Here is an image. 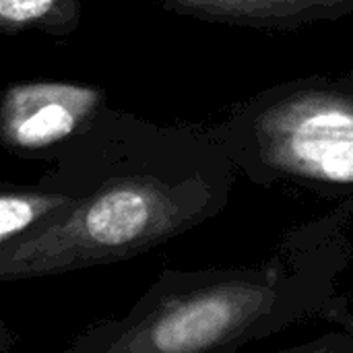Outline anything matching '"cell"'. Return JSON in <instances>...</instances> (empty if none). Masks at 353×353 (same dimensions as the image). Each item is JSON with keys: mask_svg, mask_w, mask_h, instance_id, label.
<instances>
[{"mask_svg": "<svg viewBox=\"0 0 353 353\" xmlns=\"http://www.w3.org/2000/svg\"><path fill=\"white\" fill-rule=\"evenodd\" d=\"M68 205L60 194L43 192H4L0 199V240L6 246L12 236L25 232L37 219Z\"/></svg>", "mask_w": 353, "mask_h": 353, "instance_id": "cell-6", "label": "cell"}, {"mask_svg": "<svg viewBox=\"0 0 353 353\" xmlns=\"http://www.w3.org/2000/svg\"><path fill=\"white\" fill-rule=\"evenodd\" d=\"M101 101L93 87L29 83L10 87L2 101V139L17 149H41L74 134Z\"/></svg>", "mask_w": 353, "mask_h": 353, "instance_id": "cell-4", "label": "cell"}, {"mask_svg": "<svg viewBox=\"0 0 353 353\" xmlns=\"http://www.w3.org/2000/svg\"><path fill=\"white\" fill-rule=\"evenodd\" d=\"M273 302L263 285L225 283L163 304L141 325L124 333L114 352L192 353L213 350L240 335Z\"/></svg>", "mask_w": 353, "mask_h": 353, "instance_id": "cell-3", "label": "cell"}, {"mask_svg": "<svg viewBox=\"0 0 353 353\" xmlns=\"http://www.w3.org/2000/svg\"><path fill=\"white\" fill-rule=\"evenodd\" d=\"M256 137L273 170L353 184V99L331 93L294 95L263 114Z\"/></svg>", "mask_w": 353, "mask_h": 353, "instance_id": "cell-2", "label": "cell"}, {"mask_svg": "<svg viewBox=\"0 0 353 353\" xmlns=\"http://www.w3.org/2000/svg\"><path fill=\"white\" fill-rule=\"evenodd\" d=\"M182 10L217 19H281L341 0H176Z\"/></svg>", "mask_w": 353, "mask_h": 353, "instance_id": "cell-5", "label": "cell"}, {"mask_svg": "<svg viewBox=\"0 0 353 353\" xmlns=\"http://www.w3.org/2000/svg\"><path fill=\"white\" fill-rule=\"evenodd\" d=\"M190 211L153 178L116 180L31 238L4 248L0 279H23L120 261L170 238Z\"/></svg>", "mask_w": 353, "mask_h": 353, "instance_id": "cell-1", "label": "cell"}, {"mask_svg": "<svg viewBox=\"0 0 353 353\" xmlns=\"http://www.w3.org/2000/svg\"><path fill=\"white\" fill-rule=\"evenodd\" d=\"M62 0H0V21L4 29H21L48 19Z\"/></svg>", "mask_w": 353, "mask_h": 353, "instance_id": "cell-7", "label": "cell"}]
</instances>
